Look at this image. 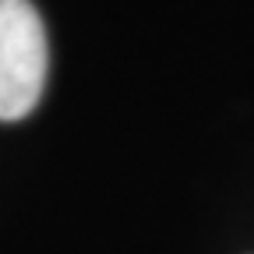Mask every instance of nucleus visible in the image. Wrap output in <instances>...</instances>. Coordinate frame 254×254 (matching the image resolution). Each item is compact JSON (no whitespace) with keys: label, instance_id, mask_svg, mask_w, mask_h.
Returning a JSON list of instances; mask_svg holds the SVG:
<instances>
[{"label":"nucleus","instance_id":"obj_1","mask_svg":"<svg viewBox=\"0 0 254 254\" xmlns=\"http://www.w3.org/2000/svg\"><path fill=\"white\" fill-rule=\"evenodd\" d=\"M50 46L32 0H0V124L36 110L46 88Z\"/></svg>","mask_w":254,"mask_h":254}]
</instances>
